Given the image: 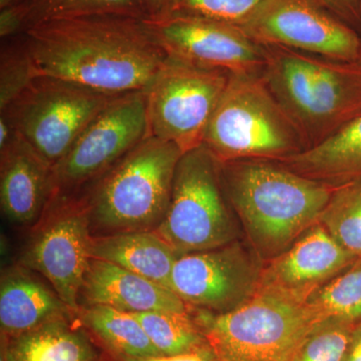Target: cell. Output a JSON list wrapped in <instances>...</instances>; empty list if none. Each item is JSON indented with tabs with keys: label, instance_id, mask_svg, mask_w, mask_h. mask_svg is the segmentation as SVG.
Here are the masks:
<instances>
[{
	"label": "cell",
	"instance_id": "8",
	"mask_svg": "<svg viewBox=\"0 0 361 361\" xmlns=\"http://www.w3.org/2000/svg\"><path fill=\"white\" fill-rule=\"evenodd\" d=\"M230 73L168 56L146 90L149 135L186 154L204 135Z\"/></svg>",
	"mask_w": 361,
	"mask_h": 361
},
{
	"label": "cell",
	"instance_id": "21",
	"mask_svg": "<svg viewBox=\"0 0 361 361\" xmlns=\"http://www.w3.org/2000/svg\"><path fill=\"white\" fill-rule=\"evenodd\" d=\"M97 16L148 18L144 0H23L0 9L2 40L20 35L47 21Z\"/></svg>",
	"mask_w": 361,
	"mask_h": 361
},
{
	"label": "cell",
	"instance_id": "25",
	"mask_svg": "<svg viewBox=\"0 0 361 361\" xmlns=\"http://www.w3.org/2000/svg\"><path fill=\"white\" fill-rule=\"evenodd\" d=\"M318 223L344 249L361 257V179L336 186Z\"/></svg>",
	"mask_w": 361,
	"mask_h": 361
},
{
	"label": "cell",
	"instance_id": "1",
	"mask_svg": "<svg viewBox=\"0 0 361 361\" xmlns=\"http://www.w3.org/2000/svg\"><path fill=\"white\" fill-rule=\"evenodd\" d=\"M20 37L39 77L115 96L148 90L168 58L144 20L130 16L47 21Z\"/></svg>",
	"mask_w": 361,
	"mask_h": 361
},
{
	"label": "cell",
	"instance_id": "12",
	"mask_svg": "<svg viewBox=\"0 0 361 361\" xmlns=\"http://www.w3.org/2000/svg\"><path fill=\"white\" fill-rule=\"evenodd\" d=\"M254 42L312 54L334 61H358L355 30L315 0H263L238 23Z\"/></svg>",
	"mask_w": 361,
	"mask_h": 361
},
{
	"label": "cell",
	"instance_id": "36",
	"mask_svg": "<svg viewBox=\"0 0 361 361\" xmlns=\"http://www.w3.org/2000/svg\"><path fill=\"white\" fill-rule=\"evenodd\" d=\"M0 361H7L6 351L1 345H0Z\"/></svg>",
	"mask_w": 361,
	"mask_h": 361
},
{
	"label": "cell",
	"instance_id": "9",
	"mask_svg": "<svg viewBox=\"0 0 361 361\" xmlns=\"http://www.w3.org/2000/svg\"><path fill=\"white\" fill-rule=\"evenodd\" d=\"M116 97L68 80L39 77L0 113L11 118L18 134L54 167Z\"/></svg>",
	"mask_w": 361,
	"mask_h": 361
},
{
	"label": "cell",
	"instance_id": "34",
	"mask_svg": "<svg viewBox=\"0 0 361 361\" xmlns=\"http://www.w3.org/2000/svg\"><path fill=\"white\" fill-rule=\"evenodd\" d=\"M171 1L172 0H144L149 16H161L165 13Z\"/></svg>",
	"mask_w": 361,
	"mask_h": 361
},
{
	"label": "cell",
	"instance_id": "2",
	"mask_svg": "<svg viewBox=\"0 0 361 361\" xmlns=\"http://www.w3.org/2000/svg\"><path fill=\"white\" fill-rule=\"evenodd\" d=\"M230 203L263 260L286 250L318 223L336 186L310 179L281 163H219Z\"/></svg>",
	"mask_w": 361,
	"mask_h": 361
},
{
	"label": "cell",
	"instance_id": "33",
	"mask_svg": "<svg viewBox=\"0 0 361 361\" xmlns=\"http://www.w3.org/2000/svg\"><path fill=\"white\" fill-rule=\"evenodd\" d=\"M345 361H361V322L353 327Z\"/></svg>",
	"mask_w": 361,
	"mask_h": 361
},
{
	"label": "cell",
	"instance_id": "3",
	"mask_svg": "<svg viewBox=\"0 0 361 361\" xmlns=\"http://www.w3.org/2000/svg\"><path fill=\"white\" fill-rule=\"evenodd\" d=\"M262 77L307 148L361 115V65L267 47Z\"/></svg>",
	"mask_w": 361,
	"mask_h": 361
},
{
	"label": "cell",
	"instance_id": "10",
	"mask_svg": "<svg viewBox=\"0 0 361 361\" xmlns=\"http://www.w3.org/2000/svg\"><path fill=\"white\" fill-rule=\"evenodd\" d=\"M147 137L146 90L115 97L52 167V196L85 191Z\"/></svg>",
	"mask_w": 361,
	"mask_h": 361
},
{
	"label": "cell",
	"instance_id": "17",
	"mask_svg": "<svg viewBox=\"0 0 361 361\" xmlns=\"http://www.w3.org/2000/svg\"><path fill=\"white\" fill-rule=\"evenodd\" d=\"M82 305H104L130 313L190 308L174 292L120 266L90 259L80 296Z\"/></svg>",
	"mask_w": 361,
	"mask_h": 361
},
{
	"label": "cell",
	"instance_id": "7",
	"mask_svg": "<svg viewBox=\"0 0 361 361\" xmlns=\"http://www.w3.org/2000/svg\"><path fill=\"white\" fill-rule=\"evenodd\" d=\"M155 232L179 256L238 240L223 194L219 163L205 147L180 159L168 212Z\"/></svg>",
	"mask_w": 361,
	"mask_h": 361
},
{
	"label": "cell",
	"instance_id": "23",
	"mask_svg": "<svg viewBox=\"0 0 361 361\" xmlns=\"http://www.w3.org/2000/svg\"><path fill=\"white\" fill-rule=\"evenodd\" d=\"M78 318L106 353L128 357L161 355L133 313L104 305H82Z\"/></svg>",
	"mask_w": 361,
	"mask_h": 361
},
{
	"label": "cell",
	"instance_id": "13",
	"mask_svg": "<svg viewBox=\"0 0 361 361\" xmlns=\"http://www.w3.org/2000/svg\"><path fill=\"white\" fill-rule=\"evenodd\" d=\"M265 263L253 248L236 240L211 250L178 257L170 290L188 307L229 312L257 292Z\"/></svg>",
	"mask_w": 361,
	"mask_h": 361
},
{
	"label": "cell",
	"instance_id": "26",
	"mask_svg": "<svg viewBox=\"0 0 361 361\" xmlns=\"http://www.w3.org/2000/svg\"><path fill=\"white\" fill-rule=\"evenodd\" d=\"M307 303L322 318L361 322V257L318 289Z\"/></svg>",
	"mask_w": 361,
	"mask_h": 361
},
{
	"label": "cell",
	"instance_id": "30",
	"mask_svg": "<svg viewBox=\"0 0 361 361\" xmlns=\"http://www.w3.org/2000/svg\"><path fill=\"white\" fill-rule=\"evenodd\" d=\"M315 1L353 30L361 28V0H315Z\"/></svg>",
	"mask_w": 361,
	"mask_h": 361
},
{
	"label": "cell",
	"instance_id": "18",
	"mask_svg": "<svg viewBox=\"0 0 361 361\" xmlns=\"http://www.w3.org/2000/svg\"><path fill=\"white\" fill-rule=\"evenodd\" d=\"M33 271L14 265L0 280V334L13 337L56 318L77 315Z\"/></svg>",
	"mask_w": 361,
	"mask_h": 361
},
{
	"label": "cell",
	"instance_id": "19",
	"mask_svg": "<svg viewBox=\"0 0 361 361\" xmlns=\"http://www.w3.org/2000/svg\"><path fill=\"white\" fill-rule=\"evenodd\" d=\"M7 361H103L104 350L78 315L56 318L20 336L0 334Z\"/></svg>",
	"mask_w": 361,
	"mask_h": 361
},
{
	"label": "cell",
	"instance_id": "27",
	"mask_svg": "<svg viewBox=\"0 0 361 361\" xmlns=\"http://www.w3.org/2000/svg\"><path fill=\"white\" fill-rule=\"evenodd\" d=\"M6 42L0 54V111L20 99L39 77L20 35Z\"/></svg>",
	"mask_w": 361,
	"mask_h": 361
},
{
	"label": "cell",
	"instance_id": "16",
	"mask_svg": "<svg viewBox=\"0 0 361 361\" xmlns=\"http://www.w3.org/2000/svg\"><path fill=\"white\" fill-rule=\"evenodd\" d=\"M52 197V166L20 134L0 151V205L18 227L37 226Z\"/></svg>",
	"mask_w": 361,
	"mask_h": 361
},
{
	"label": "cell",
	"instance_id": "37",
	"mask_svg": "<svg viewBox=\"0 0 361 361\" xmlns=\"http://www.w3.org/2000/svg\"><path fill=\"white\" fill-rule=\"evenodd\" d=\"M358 63H360L361 65V37H360V56H358Z\"/></svg>",
	"mask_w": 361,
	"mask_h": 361
},
{
	"label": "cell",
	"instance_id": "14",
	"mask_svg": "<svg viewBox=\"0 0 361 361\" xmlns=\"http://www.w3.org/2000/svg\"><path fill=\"white\" fill-rule=\"evenodd\" d=\"M145 23L168 56L230 73H262L268 47L238 25L200 16L161 14Z\"/></svg>",
	"mask_w": 361,
	"mask_h": 361
},
{
	"label": "cell",
	"instance_id": "29",
	"mask_svg": "<svg viewBox=\"0 0 361 361\" xmlns=\"http://www.w3.org/2000/svg\"><path fill=\"white\" fill-rule=\"evenodd\" d=\"M263 0H172L163 14L200 16L238 25L240 21L243 20Z\"/></svg>",
	"mask_w": 361,
	"mask_h": 361
},
{
	"label": "cell",
	"instance_id": "24",
	"mask_svg": "<svg viewBox=\"0 0 361 361\" xmlns=\"http://www.w3.org/2000/svg\"><path fill=\"white\" fill-rule=\"evenodd\" d=\"M161 355H185L208 346L191 312L147 311L133 313Z\"/></svg>",
	"mask_w": 361,
	"mask_h": 361
},
{
	"label": "cell",
	"instance_id": "15",
	"mask_svg": "<svg viewBox=\"0 0 361 361\" xmlns=\"http://www.w3.org/2000/svg\"><path fill=\"white\" fill-rule=\"evenodd\" d=\"M357 258L316 223L289 248L267 260L260 285L306 303Z\"/></svg>",
	"mask_w": 361,
	"mask_h": 361
},
{
	"label": "cell",
	"instance_id": "35",
	"mask_svg": "<svg viewBox=\"0 0 361 361\" xmlns=\"http://www.w3.org/2000/svg\"><path fill=\"white\" fill-rule=\"evenodd\" d=\"M23 0H0V9L6 8L7 6H14Z\"/></svg>",
	"mask_w": 361,
	"mask_h": 361
},
{
	"label": "cell",
	"instance_id": "6",
	"mask_svg": "<svg viewBox=\"0 0 361 361\" xmlns=\"http://www.w3.org/2000/svg\"><path fill=\"white\" fill-rule=\"evenodd\" d=\"M190 312L221 361H292L323 319L307 302L262 285L247 302L229 312L197 308H190Z\"/></svg>",
	"mask_w": 361,
	"mask_h": 361
},
{
	"label": "cell",
	"instance_id": "31",
	"mask_svg": "<svg viewBox=\"0 0 361 361\" xmlns=\"http://www.w3.org/2000/svg\"><path fill=\"white\" fill-rule=\"evenodd\" d=\"M104 350V349H103ZM103 361H221L210 345L185 353V355L166 356L156 355L148 357H128L111 355L104 350Z\"/></svg>",
	"mask_w": 361,
	"mask_h": 361
},
{
	"label": "cell",
	"instance_id": "20",
	"mask_svg": "<svg viewBox=\"0 0 361 361\" xmlns=\"http://www.w3.org/2000/svg\"><path fill=\"white\" fill-rule=\"evenodd\" d=\"M90 258L113 263L170 289L177 253L155 231L92 236Z\"/></svg>",
	"mask_w": 361,
	"mask_h": 361
},
{
	"label": "cell",
	"instance_id": "28",
	"mask_svg": "<svg viewBox=\"0 0 361 361\" xmlns=\"http://www.w3.org/2000/svg\"><path fill=\"white\" fill-rule=\"evenodd\" d=\"M355 325L341 318H323L316 323L292 361H345Z\"/></svg>",
	"mask_w": 361,
	"mask_h": 361
},
{
	"label": "cell",
	"instance_id": "11",
	"mask_svg": "<svg viewBox=\"0 0 361 361\" xmlns=\"http://www.w3.org/2000/svg\"><path fill=\"white\" fill-rule=\"evenodd\" d=\"M20 258V265L39 273L78 314L90 261L89 215L82 194L54 195Z\"/></svg>",
	"mask_w": 361,
	"mask_h": 361
},
{
	"label": "cell",
	"instance_id": "32",
	"mask_svg": "<svg viewBox=\"0 0 361 361\" xmlns=\"http://www.w3.org/2000/svg\"><path fill=\"white\" fill-rule=\"evenodd\" d=\"M18 135V130L11 118L6 114L0 113V151L11 145Z\"/></svg>",
	"mask_w": 361,
	"mask_h": 361
},
{
	"label": "cell",
	"instance_id": "22",
	"mask_svg": "<svg viewBox=\"0 0 361 361\" xmlns=\"http://www.w3.org/2000/svg\"><path fill=\"white\" fill-rule=\"evenodd\" d=\"M278 161L332 186L361 179V115L314 146Z\"/></svg>",
	"mask_w": 361,
	"mask_h": 361
},
{
	"label": "cell",
	"instance_id": "4",
	"mask_svg": "<svg viewBox=\"0 0 361 361\" xmlns=\"http://www.w3.org/2000/svg\"><path fill=\"white\" fill-rule=\"evenodd\" d=\"M183 155L175 144L149 135L87 187L82 196L92 236L156 231L168 212Z\"/></svg>",
	"mask_w": 361,
	"mask_h": 361
},
{
	"label": "cell",
	"instance_id": "5",
	"mask_svg": "<svg viewBox=\"0 0 361 361\" xmlns=\"http://www.w3.org/2000/svg\"><path fill=\"white\" fill-rule=\"evenodd\" d=\"M218 163L281 161L307 144L270 92L262 73H230L204 135Z\"/></svg>",
	"mask_w": 361,
	"mask_h": 361
}]
</instances>
